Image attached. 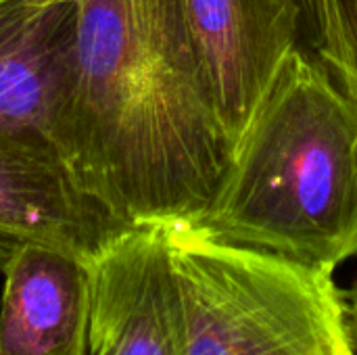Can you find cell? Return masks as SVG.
<instances>
[{
    "instance_id": "30bf717a",
    "label": "cell",
    "mask_w": 357,
    "mask_h": 355,
    "mask_svg": "<svg viewBox=\"0 0 357 355\" xmlns=\"http://www.w3.org/2000/svg\"><path fill=\"white\" fill-rule=\"evenodd\" d=\"M19 243H23V241H19L17 236H10V234L0 232V272L4 270L6 262L10 259V255L15 253V249L19 247Z\"/></svg>"
},
{
    "instance_id": "5b68a950",
    "label": "cell",
    "mask_w": 357,
    "mask_h": 355,
    "mask_svg": "<svg viewBox=\"0 0 357 355\" xmlns=\"http://www.w3.org/2000/svg\"><path fill=\"white\" fill-rule=\"evenodd\" d=\"M222 128L234 146L284 54L303 42L295 0H184Z\"/></svg>"
},
{
    "instance_id": "6da1fadb",
    "label": "cell",
    "mask_w": 357,
    "mask_h": 355,
    "mask_svg": "<svg viewBox=\"0 0 357 355\" xmlns=\"http://www.w3.org/2000/svg\"><path fill=\"white\" fill-rule=\"evenodd\" d=\"M59 151L126 226L203 213L232 146L184 0H79Z\"/></svg>"
},
{
    "instance_id": "9c48e42d",
    "label": "cell",
    "mask_w": 357,
    "mask_h": 355,
    "mask_svg": "<svg viewBox=\"0 0 357 355\" xmlns=\"http://www.w3.org/2000/svg\"><path fill=\"white\" fill-rule=\"evenodd\" d=\"M347 50V77L343 86L357 96V0H335Z\"/></svg>"
},
{
    "instance_id": "52a82bcc",
    "label": "cell",
    "mask_w": 357,
    "mask_h": 355,
    "mask_svg": "<svg viewBox=\"0 0 357 355\" xmlns=\"http://www.w3.org/2000/svg\"><path fill=\"white\" fill-rule=\"evenodd\" d=\"M126 228L79 186L56 146L0 132V232L92 262Z\"/></svg>"
},
{
    "instance_id": "8fae6325",
    "label": "cell",
    "mask_w": 357,
    "mask_h": 355,
    "mask_svg": "<svg viewBox=\"0 0 357 355\" xmlns=\"http://www.w3.org/2000/svg\"><path fill=\"white\" fill-rule=\"evenodd\" d=\"M349 320H351V333H354V343L357 352V278L351 293H349Z\"/></svg>"
},
{
    "instance_id": "3957f363",
    "label": "cell",
    "mask_w": 357,
    "mask_h": 355,
    "mask_svg": "<svg viewBox=\"0 0 357 355\" xmlns=\"http://www.w3.org/2000/svg\"><path fill=\"white\" fill-rule=\"evenodd\" d=\"M165 226L178 355H356L333 272Z\"/></svg>"
},
{
    "instance_id": "8992f818",
    "label": "cell",
    "mask_w": 357,
    "mask_h": 355,
    "mask_svg": "<svg viewBox=\"0 0 357 355\" xmlns=\"http://www.w3.org/2000/svg\"><path fill=\"white\" fill-rule=\"evenodd\" d=\"M77 10L79 0H0V132L59 149Z\"/></svg>"
},
{
    "instance_id": "7a4b0ae2",
    "label": "cell",
    "mask_w": 357,
    "mask_h": 355,
    "mask_svg": "<svg viewBox=\"0 0 357 355\" xmlns=\"http://www.w3.org/2000/svg\"><path fill=\"white\" fill-rule=\"evenodd\" d=\"M190 228L333 274L357 257V96L310 48L276 67Z\"/></svg>"
},
{
    "instance_id": "ba28073f",
    "label": "cell",
    "mask_w": 357,
    "mask_h": 355,
    "mask_svg": "<svg viewBox=\"0 0 357 355\" xmlns=\"http://www.w3.org/2000/svg\"><path fill=\"white\" fill-rule=\"evenodd\" d=\"M2 276L0 355H88L90 268L86 259L23 241Z\"/></svg>"
},
{
    "instance_id": "277c9868",
    "label": "cell",
    "mask_w": 357,
    "mask_h": 355,
    "mask_svg": "<svg viewBox=\"0 0 357 355\" xmlns=\"http://www.w3.org/2000/svg\"><path fill=\"white\" fill-rule=\"evenodd\" d=\"M88 268V355H178L165 224L128 226Z\"/></svg>"
}]
</instances>
